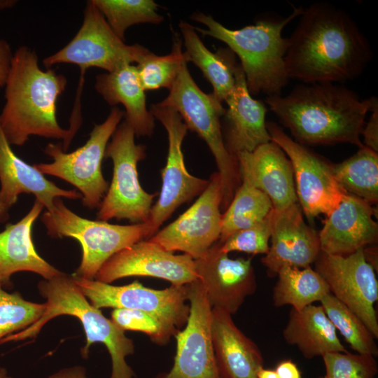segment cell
<instances>
[{
    "mask_svg": "<svg viewBox=\"0 0 378 378\" xmlns=\"http://www.w3.org/2000/svg\"><path fill=\"white\" fill-rule=\"evenodd\" d=\"M288 38L284 61L289 78L302 83H342L359 77L371 61L370 42L344 10L311 4Z\"/></svg>",
    "mask_w": 378,
    "mask_h": 378,
    "instance_id": "cell-1",
    "label": "cell"
},
{
    "mask_svg": "<svg viewBox=\"0 0 378 378\" xmlns=\"http://www.w3.org/2000/svg\"><path fill=\"white\" fill-rule=\"evenodd\" d=\"M376 98L360 99L340 83H314L296 85L286 96L267 97L265 102L296 142L305 146L346 143L359 148Z\"/></svg>",
    "mask_w": 378,
    "mask_h": 378,
    "instance_id": "cell-2",
    "label": "cell"
},
{
    "mask_svg": "<svg viewBox=\"0 0 378 378\" xmlns=\"http://www.w3.org/2000/svg\"><path fill=\"white\" fill-rule=\"evenodd\" d=\"M35 51L19 47L13 53L5 83L6 103L0 125L10 146H22L31 135L62 139L66 151L76 133L63 129L56 118V102L67 80L54 69L42 70Z\"/></svg>",
    "mask_w": 378,
    "mask_h": 378,
    "instance_id": "cell-3",
    "label": "cell"
},
{
    "mask_svg": "<svg viewBox=\"0 0 378 378\" xmlns=\"http://www.w3.org/2000/svg\"><path fill=\"white\" fill-rule=\"evenodd\" d=\"M302 10L295 8L286 18L268 17L239 29H228L202 13H194L192 19L206 27H195L197 32L223 41L237 55L251 94L271 97L281 95L290 79L284 61L289 41L283 29Z\"/></svg>",
    "mask_w": 378,
    "mask_h": 378,
    "instance_id": "cell-4",
    "label": "cell"
},
{
    "mask_svg": "<svg viewBox=\"0 0 378 378\" xmlns=\"http://www.w3.org/2000/svg\"><path fill=\"white\" fill-rule=\"evenodd\" d=\"M38 289L46 300V308L41 317L29 327L5 337L0 344L35 337L51 319L61 315L73 316L81 322L85 333L86 343L80 350L83 357H88L92 344L101 342L111 356L110 378H135L133 370L125 360L134 352L133 340L88 301L71 275L62 272L50 279L39 281Z\"/></svg>",
    "mask_w": 378,
    "mask_h": 378,
    "instance_id": "cell-5",
    "label": "cell"
},
{
    "mask_svg": "<svg viewBox=\"0 0 378 378\" xmlns=\"http://www.w3.org/2000/svg\"><path fill=\"white\" fill-rule=\"evenodd\" d=\"M185 62L162 105L174 108L188 129L196 132L214 157L223 186L221 209H226L241 184L237 160L227 150L220 118L225 108L211 93L206 94L196 84Z\"/></svg>",
    "mask_w": 378,
    "mask_h": 378,
    "instance_id": "cell-6",
    "label": "cell"
},
{
    "mask_svg": "<svg viewBox=\"0 0 378 378\" xmlns=\"http://www.w3.org/2000/svg\"><path fill=\"white\" fill-rule=\"evenodd\" d=\"M54 208L46 211L41 220L52 238L71 237L82 248V258L74 274L95 279L102 266L120 251L151 237L148 222L128 225H114L103 220L83 218L68 209L60 197Z\"/></svg>",
    "mask_w": 378,
    "mask_h": 378,
    "instance_id": "cell-7",
    "label": "cell"
},
{
    "mask_svg": "<svg viewBox=\"0 0 378 378\" xmlns=\"http://www.w3.org/2000/svg\"><path fill=\"white\" fill-rule=\"evenodd\" d=\"M133 129L124 120L108 143L104 158L113 163V178L97 213V220L127 219L134 224L148 220L156 193L140 185L137 164L146 157V146L136 144Z\"/></svg>",
    "mask_w": 378,
    "mask_h": 378,
    "instance_id": "cell-8",
    "label": "cell"
},
{
    "mask_svg": "<svg viewBox=\"0 0 378 378\" xmlns=\"http://www.w3.org/2000/svg\"><path fill=\"white\" fill-rule=\"evenodd\" d=\"M124 115L125 111L113 106L106 119L94 125L83 146L68 153L60 144L50 143L43 152L53 162L34 166L43 174L59 178L76 187L84 206L98 208L109 186L102 172V162L108 141Z\"/></svg>",
    "mask_w": 378,
    "mask_h": 378,
    "instance_id": "cell-9",
    "label": "cell"
},
{
    "mask_svg": "<svg viewBox=\"0 0 378 378\" xmlns=\"http://www.w3.org/2000/svg\"><path fill=\"white\" fill-rule=\"evenodd\" d=\"M74 281L88 301L96 308H125L144 312L161 326L168 340L185 326L190 312L188 284L157 290L144 286L138 281L113 286L76 274Z\"/></svg>",
    "mask_w": 378,
    "mask_h": 378,
    "instance_id": "cell-10",
    "label": "cell"
},
{
    "mask_svg": "<svg viewBox=\"0 0 378 378\" xmlns=\"http://www.w3.org/2000/svg\"><path fill=\"white\" fill-rule=\"evenodd\" d=\"M149 51L139 44L127 45L113 32L92 0L87 1L83 22L72 40L58 52L46 57V69L58 64L79 66L81 81L86 69L98 67L108 72L139 63Z\"/></svg>",
    "mask_w": 378,
    "mask_h": 378,
    "instance_id": "cell-11",
    "label": "cell"
},
{
    "mask_svg": "<svg viewBox=\"0 0 378 378\" xmlns=\"http://www.w3.org/2000/svg\"><path fill=\"white\" fill-rule=\"evenodd\" d=\"M266 125L271 141L290 161L298 200L307 218L328 216L349 194L335 180L332 164L296 142L276 122H267Z\"/></svg>",
    "mask_w": 378,
    "mask_h": 378,
    "instance_id": "cell-12",
    "label": "cell"
},
{
    "mask_svg": "<svg viewBox=\"0 0 378 378\" xmlns=\"http://www.w3.org/2000/svg\"><path fill=\"white\" fill-rule=\"evenodd\" d=\"M150 112L162 124L168 136L167 162L161 172V190L148 220L152 237L178 207L201 194L209 180L191 175L186 167L181 147L188 129L178 112L160 103L152 104Z\"/></svg>",
    "mask_w": 378,
    "mask_h": 378,
    "instance_id": "cell-13",
    "label": "cell"
},
{
    "mask_svg": "<svg viewBox=\"0 0 378 378\" xmlns=\"http://www.w3.org/2000/svg\"><path fill=\"white\" fill-rule=\"evenodd\" d=\"M314 264V270L326 281L330 293L352 310L377 339L374 305L378 300V281L363 248L348 255L321 251Z\"/></svg>",
    "mask_w": 378,
    "mask_h": 378,
    "instance_id": "cell-14",
    "label": "cell"
},
{
    "mask_svg": "<svg viewBox=\"0 0 378 378\" xmlns=\"http://www.w3.org/2000/svg\"><path fill=\"white\" fill-rule=\"evenodd\" d=\"M222 200V181L217 172L192 205L148 240L172 253L182 251L194 260L202 258L219 240Z\"/></svg>",
    "mask_w": 378,
    "mask_h": 378,
    "instance_id": "cell-15",
    "label": "cell"
},
{
    "mask_svg": "<svg viewBox=\"0 0 378 378\" xmlns=\"http://www.w3.org/2000/svg\"><path fill=\"white\" fill-rule=\"evenodd\" d=\"M190 312L182 330L175 335L176 351L172 369L156 378H221L211 337L212 307L201 283L188 284Z\"/></svg>",
    "mask_w": 378,
    "mask_h": 378,
    "instance_id": "cell-16",
    "label": "cell"
},
{
    "mask_svg": "<svg viewBox=\"0 0 378 378\" xmlns=\"http://www.w3.org/2000/svg\"><path fill=\"white\" fill-rule=\"evenodd\" d=\"M152 276L181 286L197 280L195 260L174 255L150 240L139 241L111 256L99 269L95 280L111 284L127 276Z\"/></svg>",
    "mask_w": 378,
    "mask_h": 378,
    "instance_id": "cell-17",
    "label": "cell"
},
{
    "mask_svg": "<svg viewBox=\"0 0 378 378\" xmlns=\"http://www.w3.org/2000/svg\"><path fill=\"white\" fill-rule=\"evenodd\" d=\"M197 280L211 307L232 315L253 294L257 282L252 260L230 258L216 241L201 258L195 260Z\"/></svg>",
    "mask_w": 378,
    "mask_h": 378,
    "instance_id": "cell-18",
    "label": "cell"
},
{
    "mask_svg": "<svg viewBox=\"0 0 378 378\" xmlns=\"http://www.w3.org/2000/svg\"><path fill=\"white\" fill-rule=\"evenodd\" d=\"M271 245L261 259L270 276L284 266L310 267L321 253L318 233L304 220L298 203L270 214Z\"/></svg>",
    "mask_w": 378,
    "mask_h": 378,
    "instance_id": "cell-19",
    "label": "cell"
},
{
    "mask_svg": "<svg viewBox=\"0 0 378 378\" xmlns=\"http://www.w3.org/2000/svg\"><path fill=\"white\" fill-rule=\"evenodd\" d=\"M235 157L241 182L265 193L274 211L298 203L290 161L276 144L271 141L251 152L238 153Z\"/></svg>",
    "mask_w": 378,
    "mask_h": 378,
    "instance_id": "cell-20",
    "label": "cell"
},
{
    "mask_svg": "<svg viewBox=\"0 0 378 378\" xmlns=\"http://www.w3.org/2000/svg\"><path fill=\"white\" fill-rule=\"evenodd\" d=\"M376 210L366 201L348 194L337 209L326 216L318 233L321 251L329 255H348L374 244L378 225Z\"/></svg>",
    "mask_w": 378,
    "mask_h": 378,
    "instance_id": "cell-21",
    "label": "cell"
},
{
    "mask_svg": "<svg viewBox=\"0 0 378 378\" xmlns=\"http://www.w3.org/2000/svg\"><path fill=\"white\" fill-rule=\"evenodd\" d=\"M234 87L225 99L223 132L227 151L235 156L240 152H251L271 141L265 115L267 108L263 102L253 99L247 88L239 64L234 70Z\"/></svg>",
    "mask_w": 378,
    "mask_h": 378,
    "instance_id": "cell-22",
    "label": "cell"
},
{
    "mask_svg": "<svg viewBox=\"0 0 378 378\" xmlns=\"http://www.w3.org/2000/svg\"><path fill=\"white\" fill-rule=\"evenodd\" d=\"M211 342L221 378H257L264 359L257 344L234 323L232 315L212 307Z\"/></svg>",
    "mask_w": 378,
    "mask_h": 378,
    "instance_id": "cell-23",
    "label": "cell"
},
{
    "mask_svg": "<svg viewBox=\"0 0 378 378\" xmlns=\"http://www.w3.org/2000/svg\"><path fill=\"white\" fill-rule=\"evenodd\" d=\"M0 182V202L8 209L16 203L22 193L34 195L48 212L53 209L56 198L82 199L80 192L59 188L34 165L20 159L11 148L1 125Z\"/></svg>",
    "mask_w": 378,
    "mask_h": 378,
    "instance_id": "cell-24",
    "label": "cell"
},
{
    "mask_svg": "<svg viewBox=\"0 0 378 378\" xmlns=\"http://www.w3.org/2000/svg\"><path fill=\"white\" fill-rule=\"evenodd\" d=\"M44 208L35 200L29 211L18 222L8 223L0 232V284L11 286L10 277L18 272H31L50 279L62 272L41 258L35 249L32 227Z\"/></svg>",
    "mask_w": 378,
    "mask_h": 378,
    "instance_id": "cell-25",
    "label": "cell"
},
{
    "mask_svg": "<svg viewBox=\"0 0 378 378\" xmlns=\"http://www.w3.org/2000/svg\"><path fill=\"white\" fill-rule=\"evenodd\" d=\"M94 88L111 106L121 104L125 108V120L135 136H150L155 129V118L148 110L145 90L138 76L136 66L125 65L112 72L96 76Z\"/></svg>",
    "mask_w": 378,
    "mask_h": 378,
    "instance_id": "cell-26",
    "label": "cell"
},
{
    "mask_svg": "<svg viewBox=\"0 0 378 378\" xmlns=\"http://www.w3.org/2000/svg\"><path fill=\"white\" fill-rule=\"evenodd\" d=\"M283 337L287 344L295 346L306 359L347 351L321 305L291 308Z\"/></svg>",
    "mask_w": 378,
    "mask_h": 378,
    "instance_id": "cell-27",
    "label": "cell"
},
{
    "mask_svg": "<svg viewBox=\"0 0 378 378\" xmlns=\"http://www.w3.org/2000/svg\"><path fill=\"white\" fill-rule=\"evenodd\" d=\"M179 28L183 38L187 62H191L202 72L213 87L211 94L223 103L234 87V70L237 62L234 54L228 49H219L216 53L204 45L195 27L181 21Z\"/></svg>",
    "mask_w": 378,
    "mask_h": 378,
    "instance_id": "cell-28",
    "label": "cell"
},
{
    "mask_svg": "<svg viewBox=\"0 0 378 378\" xmlns=\"http://www.w3.org/2000/svg\"><path fill=\"white\" fill-rule=\"evenodd\" d=\"M278 280L272 293L276 307L290 305L300 309L313 304L330 293L323 279L311 266L298 268L284 266L278 272Z\"/></svg>",
    "mask_w": 378,
    "mask_h": 378,
    "instance_id": "cell-29",
    "label": "cell"
},
{
    "mask_svg": "<svg viewBox=\"0 0 378 378\" xmlns=\"http://www.w3.org/2000/svg\"><path fill=\"white\" fill-rule=\"evenodd\" d=\"M338 184L349 194L370 204L378 200V154L365 146L352 156L332 165Z\"/></svg>",
    "mask_w": 378,
    "mask_h": 378,
    "instance_id": "cell-30",
    "label": "cell"
},
{
    "mask_svg": "<svg viewBox=\"0 0 378 378\" xmlns=\"http://www.w3.org/2000/svg\"><path fill=\"white\" fill-rule=\"evenodd\" d=\"M272 209V202L265 193L241 181L222 215L218 241L222 243L233 232L262 221Z\"/></svg>",
    "mask_w": 378,
    "mask_h": 378,
    "instance_id": "cell-31",
    "label": "cell"
},
{
    "mask_svg": "<svg viewBox=\"0 0 378 378\" xmlns=\"http://www.w3.org/2000/svg\"><path fill=\"white\" fill-rule=\"evenodd\" d=\"M326 316L357 354L377 357L375 337L363 321L330 293L320 301Z\"/></svg>",
    "mask_w": 378,
    "mask_h": 378,
    "instance_id": "cell-32",
    "label": "cell"
},
{
    "mask_svg": "<svg viewBox=\"0 0 378 378\" xmlns=\"http://www.w3.org/2000/svg\"><path fill=\"white\" fill-rule=\"evenodd\" d=\"M113 32L125 41V31L140 23L160 24L163 16L153 0H92Z\"/></svg>",
    "mask_w": 378,
    "mask_h": 378,
    "instance_id": "cell-33",
    "label": "cell"
},
{
    "mask_svg": "<svg viewBox=\"0 0 378 378\" xmlns=\"http://www.w3.org/2000/svg\"><path fill=\"white\" fill-rule=\"evenodd\" d=\"M185 62L187 61L179 38L174 41L172 52L166 55L159 56L149 50L136 66L143 89L169 90Z\"/></svg>",
    "mask_w": 378,
    "mask_h": 378,
    "instance_id": "cell-34",
    "label": "cell"
},
{
    "mask_svg": "<svg viewBox=\"0 0 378 378\" xmlns=\"http://www.w3.org/2000/svg\"><path fill=\"white\" fill-rule=\"evenodd\" d=\"M46 308L45 303L24 300L18 292L10 293L0 284V341L37 321Z\"/></svg>",
    "mask_w": 378,
    "mask_h": 378,
    "instance_id": "cell-35",
    "label": "cell"
},
{
    "mask_svg": "<svg viewBox=\"0 0 378 378\" xmlns=\"http://www.w3.org/2000/svg\"><path fill=\"white\" fill-rule=\"evenodd\" d=\"M324 375L318 378H374L378 367L375 357L346 352L328 353L322 356Z\"/></svg>",
    "mask_w": 378,
    "mask_h": 378,
    "instance_id": "cell-36",
    "label": "cell"
},
{
    "mask_svg": "<svg viewBox=\"0 0 378 378\" xmlns=\"http://www.w3.org/2000/svg\"><path fill=\"white\" fill-rule=\"evenodd\" d=\"M270 214L262 221L231 234L220 243L222 251L226 253L239 251L265 255L269 250V240L271 237Z\"/></svg>",
    "mask_w": 378,
    "mask_h": 378,
    "instance_id": "cell-37",
    "label": "cell"
},
{
    "mask_svg": "<svg viewBox=\"0 0 378 378\" xmlns=\"http://www.w3.org/2000/svg\"><path fill=\"white\" fill-rule=\"evenodd\" d=\"M111 321L124 331L133 330L146 333L153 342L158 344L169 341L160 323L151 316L140 310L115 308L111 312Z\"/></svg>",
    "mask_w": 378,
    "mask_h": 378,
    "instance_id": "cell-38",
    "label": "cell"
},
{
    "mask_svg": "<svg viewBox=\"0 0 378 378\" xmlns=\"http://www.w3.org/2000/svg\"><path fill=\"white\" fill-rule=\"evenodd\" d=\"M372 112L369 120L365 123L361 136H363V144L377 153L378 151V99L376 98L370 109Z\"/></svg>",
    "mask_w": 378,
    "mask_h": 378,
    "instance_id": "cell-39",
    "label": "cell"
},
{
    "mask_svg": "<svg viewBox=\"0 0 378 378\" xmlns=\"http://www.w3.org/2000/svg\"><path fill=\"white\" fill-rule=\"evenodd\" d=\"M13 56L9 43L0 38V88L5 85Z\"/></svg>",
    "mask_w": 378,
    "mask_h": 378,
    "instance_id": "cell-40",
    "label": "cell"
},
{
    "mask_svg": "<svg viewBox=\"0 0 378 378\" xmlns=\"http://www.w3.org/2000/svg\"><path fill=\"white\" fill-rule=\"evenodd\" d=\"M274 370L279 378H302L299 368L290 359L279 362Z\"/></svg>",
    "mask_w": 378,
    "mask_h": 378,
    "instance_id": "cell-41",
    "label": "cell"
},
{
    "mask_svg": "<svg viewBox=\"0 0 378 378\" xmlns=\"http://www.w3.org/2000/svg\"><path fill=\"white\" fill-rule=\"evenodd\" d=\"M47 378H88V376L86 369L77 365L60 369Z\"/></svg>",
    "mask_w": 378,
    "mask_h": 378,
    "instance_id": "cell-42",
    "label": "cell"
},
{
    "mask_svg": "<svg viewBox=\"0 0 378 378\" xmlns=\"http://www.w3.org/2000/svg\"><path fill=\"white\" fill-rule=\"evenodd\" d=\"M257 378H279V377L275 370L262 368L258 371Z\"/></svg>",
    "mask_w": 378,
    "mask_h": 378,
    "instance_id": "cell-43",
    "label": "cell"
},
{
    "mask_svg": "<svg viewBox=\"0 0 378 378\" xmlns=\"http://www.w3.org/2000/svg\"><path fill=\"white\" fill-rule=\"evenodd\" d=\"M8 210L9 209L0 202V223L6 222L9 218Z\"/></svg>",
    "mask_w": 378,
    "mask_h": 378,
    "instance_id": "cell-44",
    "label": "cell"
},
{
    "mask_svg": "<svg viewBox=\"0 0 378 378\" xmlns=\"http://www.w3.org/2000/svg\"><path fill=\"white\" fill-rule=\"evenodd\" d=\"M16 3L15 0H0V11L13 7Z\"/></svg>",
    "mask_w": 378,
    "mask_h": 378,
    "instance_id": "cell-45",
    "label": "cell"
},
{
    "mask_svg": "<svg viewBox=\"0 0 378 378\" xmlns=\"http://www.w3.org/2000/svg\"><path fill=\"white\" fill-rule=\"evenodd\" d=\"M0 378H11L5 368L0 367Z\"/></svg>",
    "mask_w": 378,
    "mask_h": 378,
    "instance_id": "cell-46",
    "label": "cell"
}]
</instances>
